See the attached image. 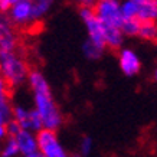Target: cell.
<instances>
[{"label":"cell","mask_w":157,"mask_h":157,"mask_svg":"<svg viewBox=\"0 0 157 157\" xmlns=\"http://www.w3.org/2000/svg\"><path fill=\"white\" fill-rule=\"evenodd\" d=\"M28 85L32 91L33 108L42 120L43 128L58 131L63 124V114L53 98L48 79L39 69H32L28 79Z\"/></svg>","instance_id":"1"},{"label":"cell","mask_w":157,"mask_h":157,"mask_svg":"<svg viewBox=\"0 0 157 157\" xmlns=\"http://www.w3.org/2000/svg\"><path fill=\"white\" fill-rule=\"evenodd\" d=\"M30 71L29 62L17 51L3 53L0 61V78L5 79L12 90L28 84Z\"/></svg>","instance_id":"2"},{"label":"cell","mask_w":157,"mask_h":157,"mask_svg":"<svg viewBox=\"0 0 157 157\" xmlns=\"http://www.w3.org/2000/svg\"><path fill=\"white\" fill-rule=\"evenodd\" d=\"M124 19H134L140 23L157 22V2L121 0Z\"/></svg>","instance_id":"3"},{"label":"cell","mask_w":157,"mask_h":157,"mask_svg":"<svg viewBox=\"0 0 157 157\" xmlns=\"http://www.w3.org/2000/svg\"><path fill=\"white\" fill-rule=\"evenodd\" d=\"M97 17L105 26L120 28L124 22L123 10H121V0H97L92 6Z\"/></svg>","instance_id":"4"},{"label":"cell","mask_w":157,"mask_h":157,"mask_svg":"<svg viewBox=\"0 0 157 157\" xmlns=\"http://www.w3.org/2000/svg\"><path fill=\"white\" fill-rule=\"evenodd\" d=\"M6 14L9 16L10 22L14 25L16 29H32L38 23L33 5L30 0H19L7 10Z\"/></svg>","instance_id":"5"},{"label":"cell","mask_w":157,"mask_h":157,"mask_svg":"<svg viewBox=\"0 0 157 157\" xmlns=\"http://www.w3.org/2000/svg\"><path fill=\"white\" fill-rule=\"evenodd\" d=\"M36 136H38L39 153L43 157H71L67 148L59 141L56 131L43 128Z\"/></svg>","instance_id":"6"},{"label":"cell","mask_w":157,"mask_h":157,"mask_svg":"<svg viewBox=\"0 0 157 157\" xmlns=\"http://www.w3.org/2000/svg\"><path fill=\"white\" fill-rule=\"evenodd\" d=\"M79 17L84 22L86 29V39L91 42H95L98 45L105 46L104 43V32L105 25L97 17L95 12L92 7H79Z\"/></svg>","instance_id":"7"},{"label":"cell","mask_w":157,"mask_h":157,"mask_svg":"<svg viewBox=\"0 0 157 157\" xmlns=\"http://www.w3.org/2000/svg\"><path fill=\"white\" fill-rule=\"evenodd\" d=\"M13 120L19 124L22 130H28L32 133L38 134L40 130H43L42 120L39 117L35 108L26 107V105L17 104L13 107Z\"/></svg>","instance_id":"8"},{"label":"cell","mask_w":157,"mask_h":157,"mask_svg":"<svg viewBox=\"0 0 157 157\" xmlns=\"http://www.w3.org/2000/svg\"><path fill=\"white\" fill-rule=\"evenodd\" d=\"M19 46V35L6 13H0V49L2 52H14Z\"/></svg>","instance_id":"9"},{"label":"cell","mask_w":157,"mask_h":157,"mask_svg":"<svg viewBox=\"0 0 157 157\" xmlns=\"http://www.w3.org/2000/svg\"><path fill=\"white\" fill-rule=\"evenodd\" d=\"M118 67L125 76H136L141 71V59L133 48H121L117 55Z\"/></svg>","instance_id":"10"},{"label":"cell","mask_w":157,"mask_h":157,"mask_svg":"<svg viewBox=\"0 0 157 157\" xmlns=\"http://www.w3.org/2000/svg\"><path fill=\"white\" fill-rule=\"evenodd\" d=\"M14 138H16L17 146H19L20 156H30V154L39 151L36 133H32V131H28V130H22Z\"/></svg>","instance_id":"11"},{"label":"cell","mask_w":157,"mask_h":157,"mask_svg":"<svg viewBox=\"0 0 157 157\" xmlns=\"http://www.w3.org/2000/svg\"><path fill=\"white\" fill-rule=\"evenodd\" d=\"M124 33L121 32L120 28H114V26H105L104 32V43L107 49H113V51H120L124 48Z\"/></svg>","instance_id":"12"},{"label":"cell","mask_w":157,"mask_h":157,"mask_svg":"<svg viewBox=\"0 0 157 157\" xmlns=\"http://www.w3.org/2000/svg\"><path fill=\"white\" fill-rule=\"evenodd\" d=\"M105 49H107L105 46L98 45V43H95V42H91L88 39H86L85 42H84V45H82V53H84V56H85L86 59H90V61H98V59H101V56H102L105 52Z\"/></svg>","instance_id":"13"},{"label":"cell","mask_w":157,"mask_h":157,"mask_svg":"<svg viewBox=\"0 0 157 157\" xmlns=\"http://www.w3.org/2000/svg\"><path fill=\"white\" fill-rule=\"evenodd\" d=\"M30 2L33 5L35 16H36V20L39 23L48 16V13L53 9V6L56 5L58 0H30Z\"/></svg>","instance_id":"14"},{"label":"cell","mask_w":157,"mask_h":157,"mask_svg":"<svg viewBox=\"0 0 157 157\" xmlns=\"http://www.w3.org/2000/svg\"><path fill=\"white\" fill-rule=\"evenodd\" d=\"M20 150L14 137L6 138L0 143V157H19Z\"/></svg>","instance_id":"15"},{"label":"cell","mask_w":157,"mask_h":157,"mask_svg":"<svg viewBox=\"0 0 157 157\" xmlns=\"http://www.w3.org/2000/svg\"><path fill=\"white\" fill-rule=\"evenodd\" d=\"M138 38L146 40V42H157V22H147L141 23Z\"/></svg>","instance_id":"16"},{"label":"cell","mask_w":157,"mask_h":157,"mask_svg":"<svg viewBox=\"0 0 157 157\" xmlns=\"http://www.w3.org/2000/svg\"><path fill=\"white\" fill-rule=\"evenodd\" d=\"M140 26L141 23L138 20H134V19H124L123 25L120 26L121 32L124 33L125 38H138V32H140Z\"/></svg>","instance_id":"17"},{"label":"cell","mask_w":157,"mask_h":157,"mask_svg":"<svg viewBox=\"0 0 157 157\" xmlns=\"http://www.w3.org/2000/svg\"><path fill=\"white\" fill-rule=\"evenodd\" d=\"M92 147H94V141L90 136H84L79 141V154L82 157L90 156L91 151H92Z\"/></svg>","instance_id":"18"},{"label":"cell","mask_w":157,"mask_h":157,"mask_svg":"<svg viewBox=\"0 0 157 157\" xmlns=\"http://www.w3.org/2000/svg\"><path fill=\"white\" fill-rule=\"evenodd\" d=\"M12 100V88L9 84L0 78V101H9Z\"/></svg>","instance_id":"19"},{"label":"cell","mask_w":157,"mask_h":157,"mask_svg":"<svg viewBox=\"0 0 157 157\" xmlns=\"http://www.w3.org/2000/svg\"><path fill=\"white\" fill-rule=\"evenodd\" d=\"M6 127H7V133H9V137H16V136H17V134L22 131V127H20V125L16 123L14 120H10L9 123L6 124Z\"/></svg>","instance_id":"20"},{"label":"cell","mask_w":157,"mask_h":157,"mask_svg":"<svg viewBox=\"0 0 157 157\" xmlns=\"http://www.w3.org/2000/svg\"><path fill=\"white\" fill-rule=\"evenodd\" d=\"M19 0H0V12L2 13H7V10L14 5L17 3Z\"/></svg>","instance_id":"21"},{"label":"cell","mask_w":157,"mask_h":157,"mask_svg":"<svg viewBox=\"0 0 157 157\" xmlns=\"http://www.w3.org/2000/svg\"><path fill=\"white\" fill-rule=\"evenodd\" d=\"M69 2L76 6H79V7H92L95 5L97 0H69Z\"/></svg>","instance_id":"22"},{"label":"cell","mask_w":157,"mask_h":157,"mask_svg":"<svg viewBox=\"0 0 157 157\" xmlns=\"http://www.w3.org/2000/svg\"><path fill=\"white\" fill-rule=\"evenodd\" d=\"M6 138H9L7 127H6V124H2V125H0V143H2V141H5Z\"/></svg>","instance_id":"23"},{"label":"cell","mask_w":157,"mask_h":157,"mask_svg":"<svg viewBox=\"0 0 157 157\" xmlns=\"http://www.w3.org/2000/svg\"><path fill=\"white\" fill-rule=\"evenodd\" d=\"M9 121H10L9 117H7V115H5L2 111H0V125H2V124H7Z\"/></svg>","instance_id":"24"},{"label":"cell","mask_w":157,"mask_h":157,"mask_svg":"<svg viewBox=\"0 0 157 157\" xmlns=\"http://www.w3.org/2000/svg\"><path fill=\"white\" fill-rule=\"evenodd\" d=\"M19 157H43V156L39 151H36V153H33V154H30V156H19Z\"/></svg>","instance_id":"25"},{"label":"cell","mask_w":157,"mask_h":157,"mask_svg":"<svg viewBox=\"0 0 157 157\" xmlns=\"http://www.w3.org/2000/svg\"><path fill=\"white\" fill-rule=\"evenodd\" d=\"M153 81L157 84V67L154 68V71H153Z\"/></svg>","instance_id":"26"},{"label":"cell","mask_w":157,"mask_h":157,"mask_svg":"<svg viewBox=\"0 0 157 157\" xmlns=\"http://www.w3.org/2000/svg\"><path fill=\"white\" fill-rule=\"evenodd\" d=\"M137 2H157V0H137Z\"/></svg>","instance_id":"27"},{"label":"cell","mask_w":157,"mask_h":157,"mask_svg":"<svg viewBox=\"0 0 157 157\" xmlns=\"http://www.w3.org/2000/svg\"><path fill=\"white\" fill-rule=\"evenodd\" d=\"M71 157H82V156H81V154H79V153H78V154H72Z\"/></svg>","instance_id":"28"},{"label":"cell","mask_w":157,"mask_h":157,"mask_svg":"<svg viewBox=\"0 0 157 157\" xmlns=\"http://www.w3.org/2000/svg\"><path fill=\"white\" fill-rule=\"evenodd\" d=\"M2 56H3V52H2V49H0V61H2Z\"/></svg>","instance_id":"29"},{"label":"cell","mask_w":157,"mask_h":157,"mask_svg":"<svg viewBox=\"0 0 157 157\" xmlns=\"http://www.w3.org/2000/svg\"><path fill=\"white\" fill-rule=\"evenodd\" d=\"M154 49H156V52H157V42H154Z\"/></svg>","instance_id":"30"}]
</instances>
